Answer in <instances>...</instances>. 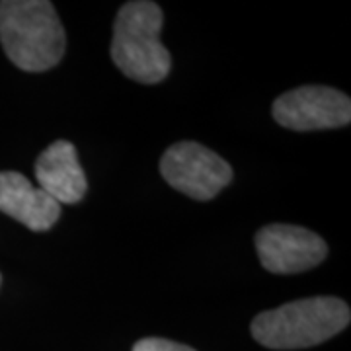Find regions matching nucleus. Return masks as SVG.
Instances as JSON below:
<instances>
[{
	"instance_id": "423d86ee",
	"label": "nucleus",
	"mask_w": 351,
	"mask_h": 351,
	"mask_svg": "<svg viewBox=\"0 0 351 351\" xmlns=\"http://www.w3.org/2000/svg\"><path fill=\"white\" fill-rule=\"evenodd\" d=\"M256 250L271 274H301L326 258L328 246L313 230L295 225H267L256 234Z\"/></svg>"
},
{
	"instance_id": "6e6552de",
	"label": "nucleus",
	"mask_w": 351,
	"mask_h": 351,
	"mask_svg": "<svg viewBox=\"0 0 351 351\" xmlns=\"http://www.w3.org/2000/svg\"><path fill=\"white\" fill-rule=\"evenodd\" d=\"M38 188L51 199L61 203H78L88 189L86 176L78 164L76 151L69 141H55L39 154L36 162Z\"/></svg>"
},
{
	"instance_id": "f03ea898",
	"label": "nucleus",
	"mask_w": 351,
	"mask_h": 351,
	"mask_svg": "<svg viewBox=\"0 0 351 351\" xmlns=\"http://www.w3.org/2000/svg\"><path fill=\"white\" fill-rule=\"evenodd\" d=\"M350 320V306L341 299L311 297L258 314L252 336L269 350H302L334 338Z\"/></svg>"
},
{
	"instance_id": "0eeeda50",
	"label": "nucleus",
	"mask_w": 351,
	"mask_h": 351,
	"mask_svg": "<svg viewBox=\"0 0 351 351\" xmlns=\"http://www.w3.org/2000/svg\"><path fill=\"white\" fill-rule=\"evenodd\" d=\"M0 211L27 226L43 232L57 223L61 205L20 172H0Z\"/></svg>"
},
{
	"instance_id": "20e7f679",
	"label": "nucleus",
	"mask_w": 351,
	"mask_h": 351,
	"mask_svg": "<svg viewBox=\"0 0 351 351\" xmlns=\"http://www.w3.org/2000/svg\"><path fill=\"white\" fill-rule=\"evenodd\" d=\"M164 180L191 199L209 201L230 184L232 168L199 143H176L160 158Z\"/></svg>"
},
{
	"instance_id": "1a4fd4ad",
	"label": "nucleus",
	"mask_w": 351,
	"mask_h": 351,
	"mask_svg": "<svg viewBox=\"0 0 351 351\" xmlns=\"http://www.w3.org/2000/svg\"><path fill=\"white\" fill-rule=\"evenodd\" d=\"M133 351H195L188 348V346H182V343H176L170 339L162 338H145L138 339L135 343Z\"/></svg>"
},
{
	"instance_id": "f257e3e1",
	"label": "nucleus",
	"mask_w": 351,
	"mask_h": 351,
	"mask_svg": "<svg viewBox=\"0 0 351 351\" xmlns=\"http://www.w3.org/2000/svg\"><path fill=\"white\" fill-rule=\"evenodd\" d=\"M0 43L22 71L53 69L64 53V29L55 6L47 0H2Z\"/></svg>"
},
{
	"instance_id": "39448f33",
	"label": "nucleus",
	"mask_w": 351,
	"mask_h": 351,
	"mask_svg": "<svg viewBox=\"0 0 351 351\" xmlns=\"http://www.w3.org/2000/svg\"><path fill=\"white\" fill-rule=\"evenodd\" d=\"M274 119L293 131L343 127L351 121L350 98L334 88L302 86L274 101Z\"/></svg>"
},
{
	"instance_id": "7ed1b4c3",
	"label": "nucleus",
	"mask_w": 351,
	"mask_h": 351,
	"mask_svg": "<svg viewBox=\"0 0 351 351\" xmlns=\"http://www.w3.org/2000/svg\"><path fill=\"white\" fill-rule=\"evenodd\" d=\"M164 16L158 4L137 0L119 8L113 24L112 59L119 71L143 84L162 82L170 73V53L160 41Z\"/></svg>"
}]
</instances>
